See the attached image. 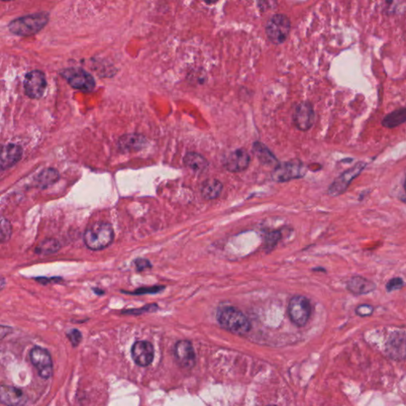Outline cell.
Wrapping results in <instances>:
<instances>
[{"instance_id":"obj_1","label":"cell","mask_w":406,"mask_h":406,"mask_svg":"<svg viewBox=\"0 0 406 406\" xmlns=\"http://www.w3.org/2000/svg\"><path fill=\"white\" fill-rule=\"evenodd\" d=\"M50 13L39 12L28 14L12 20L8 24L11 34L18 37H28L38 34L50 21Z\"/></svg>"},{"instance_id":"obj_2","label":"cell","mask_w":406,"mask_h":406,"mask_svg":"<svg viewBox=\"0 0 406 406\" xmlns=\"http://www.w3.org/2000/svg\"><path fill=\"white\" fill-rule=\"evenodd\" d=\"M115 238V232L110 223L98 221L87 227L83 234L85 245L92 251H100L109 247Z\"/></svg>"},{"instance_id":"obj_3","label":"cell","mask_w":406,"mask_h":406,"mask_svg":"<svg viewBox=\"0 0 406 406\" xmlns=\"http://www.w3.org/2000/svg\"><path fill=\"white\" fill-rule=\"evenodd\" d=\"M217 318L223 329L233 333L244 335L251 329V323L247 317L240 309L233 306L220 309Z\"/></svg>"},{"instance_id":"obj_4","label":"cell","mask_w":406,"mask_h":406,"mask_svg":"<svg viewBox=\"0 0 406 406\" xmlns=\"http://www.w3.org/2000/svg\"><path fill=\"white\" fill-rule=\"evenodd\" d=\"M60 75L76 90L91 92L96 87V80L92 75L82 67H70L62 69Z\"/></svg>"},{"instance_id":"obj_5","label":"cell","mask_w":406,"mask_h":406,"mask_svg":"<svg viewBox=\"0 0 406 406\" xmlns=\"http://www.w3.org/2000/svg\"><path fill=\"white\" fill-rule=\"evenodd\" d=\"M290 31V19L284 14H276L267 21L266 33L273 44H280L284 42Z\"/></svg>"},{"instance_id":"obj_6","label":"cell","mask_w":406,"mask_h":406,"mask_svg":"<svg viewBox=\"0 0 406 406\" xmlns=\"http://www.w3.org/2000/svg\"><path fill=\"white\" fill-rule=\"evenodd\" d=\"M311 305L306 297L296 295L290 299L288 306V313L291 322L297 326L306 325L311 315Z\"/></svg>"},{"instance_id":"obj_7","label":"cell","mask_w":406,"mask_h":406,"mask_svg":"<svg viewBox=\"0 0 406 406\" xmlns=\"http://www.w3.org/2000/svg\"><path fill=\"white\" fill-rule=\"evenodd\" d=\"M366 166H367L366 163L359 161L352 168L343 172L329 186L328 189L329 195L336 197L344 194L348 190L351 182L360 175L361 172L365 169Z\"/></svg>"},{"instance_id":"obj_8","label":"cell","mask_w":406,"mask_h":406,"mask_svg":"<svg viewBox=\"0 0 406 406\" xmlns=\"http://www.w3.org/2000/svg\"><path fill=\"white\" fill-rule=\"evenodd\" d=\"M306 167L302 161H287L279 164L272 172V178L276 182L283 183L297 179L303 177L306 174Z\"/></svg>"},{"instance_id":"obj_9","label":"cell","mask_w":406,"mask_h":406,"mask_svg":"<svg viewBox=\"0 0 406 406\" xmlns=\"http://www.w3.org/2000/svg\"><path fill=\"white\" fill-rule=\"evenodd\" d=\"M385 352L387 356L396 361L406 360V332L396 330L389 335L385 345Z\"/></svg>"},{"instance_id":"obj_10","label":"cell","mask_w":406,"mask_h":406,"mask_svg":"<svg viewBox=\"0 0 406 406\" xmlns=\"http://www.w3.org/2000/svg\"><path fill=\"white\" fill-rule=\"evenodd\" d=\"M31 364L38 371L39 376L49 379L53 374V364L50 351L40 346H35L30 352Z\"/></svg>"},{"instance_id":"obj_11","label":"cell","mask_w":406,"mask_h":406,"mask_svg":"<svg viewBox=\"0 0 406 406\" xmlns=\"http://www.w3.org/2000/svg\"><path fill=\"white\" fill-rule=\"evenodd\" d=\"M47 87L46 75L40 70L29 72L24 80L26 95L30 99H40L44 95Z\"/></svg>"},{"instance_id":"obj_12","label":"cell","mask_w":406,"mask_h":406,"mask_svg":"<svg viewBox=\"0 0 406 406\" xmlns=\"http://www.w3.org/2000/svg\"><path fill=\"white\" fill-rule=\"evenodd\" d=\"M175 360L181 368L191 369L196 364V355L192 344L188 341H179L174 348Z\"/></svg>"},{"instance_id":"obj_13","label":"cell","mask_w":406,"mask_h":406,"mask_svg":"<svg viewBox=\"0 0 406 406\" xmlns=\"http://www.w3.org/2000/svg\"><path fill=\"white\" fill-rule=\"evenodd\" d=\"M153 345L145 341H136L131 348V355L137 365L140 367H148L153 362Z\"/></svg>"},{"instance_id":"obj_14","label":"cell","mask_w":406,"mask_h":406,"mask_svg":"<svg viewBox=\"0 0 406 406\" xmlns=\"http://www.w3.org/2000/svg\"><path fill=\"white\" fill-rule=\"evenodd\" d=\"M314 120V110L310 103L302 102L297 106L294 114V122L299 130H309L313 126Z\"/></svg>"},{"instance_id":"obj_15","label":"cell","mask_w":406,"mask_h":406,"mask_svg":"<svg viewBox=\"0 0 406 406\" xmlns=\"http://www.w3.org/2000/svg\"><path fill=\"white\" fill-rule=\"evenodd\" d=\"M251 162L249 152L244 148H239L229 154L224 161V167L227 171L238 173L249 168Z\"/></svg>"},{"instance_id":"obj_16","label":"cell","mask_w":406,"mask_h":406,"mask_svg":"<svg viewBox=\"0 0 406 406\" xmlns=\"http://www.w3.org/2000/svg\"><path fill=\"white\" fill-rule=\"evenodd\" d=\"M377 286L371 279L354 276L347 282V290L355 296L368 295L376 290Z\"/></svg>"},{"instance_id":"obj_17","label":"cell","mask_w":406,"mask_h":406,"mask_svg":"<svg viewBox=\"0 0 406 406\" xmlns=\"http://www.w3.org/2000/svg\"><path fill=\"white\" fill-rule=\"evenodd\" d=\"M22 148L16 144H7L3 147L1 152V168L8 169L21 160Z\"/></svg>"},{"instance_id":"obj_18","label":"cell","mask_w":406,"mask_h":406,"mask_svg":"<svg viewBox=\"0 0 406 406\" xmlns=\"http://www.w3.org/2000/svg\"><path fill=\"white\" fill-rule=\"evenodd\" d=\"M0 401L7 405H18L25 403L26 397L19 388L2 385L0 388Z\"/></svg>"},{"instance_id":"obj_19","label":"cell","mask_w":406,"mask_h":406,"mask_svg":"<svg viewBox=\"0 0 406 406\" xmlns=\"http://www.w3.org/2000/svg\"><path fill=\"white\" fill-rule=\"evenodd\" d=\"M253 152L256 155L262 165L267 167L276 168L279 163L274 154L270 152V149L261 142H256L253 144Z\"/></svg>"},{"instance_id":"obj_20","label":"cell","mask_w":406,"mask_h":406,"mask_svg":"<svg viewBox=\"0 0 406 406\" xmlns=\"http://www.w3.org/2000/svg\"><path fill=\"white\" fill-rule=\"evenodd\" d=\"M184 165L195 172L201 173L208 168V161L201 154L197 152H188L184 159Z\"/></svg>"},{"instance_id":"obj_21","label":"cell","mask_w":406,"mask_h":406,"mask_svg":"<svg viewBox=\"0 0 406 406\" xmlns=\"http://www.w3.org/2000/svg\"><path fill=\"white\" fill-rule=\"evenodd\" d=\"M222 189L223 184L221 181L216 178H210L201 186V196L206 200L215 199L219 197Z\"/></svg>"},{"instance_id":"obj_22","label":"cell","mask_w":406,"mask_h":406,"mask_svg":"<svg viewBox=\"0 0 406 406\" xmlns=\"http://www.w3.org/2000/svg\"><path fill=\"white\" fill-rule=\"evenodd\" d=\"M145 139L143 137L136 134H129L122 137L119 140V147L125 152H132L139 150L142 145H145Z\"/></svg>"},{"instance_id":"obj_23","label":"cell","mask_w":406,"mask_h":406,"mask_svg":"<svg viewBox=\"0 0 406 406\" xmlns=\"http://www.w3.org/2000/svg\"><path fill=\"white\" fill-rule=\"evenodd\" d=\"M406 122V107L400 108L386 115L381 122L382 126L387 129H394Z\"/></svg>"},{"instance_id":"obj_24","label":"cell","mask_w":406,"mask_h":406,"mask_svg":"<svg viewBox=\"0 0 406 406\" xmlns=\"http://www.w3.org/2000/svg\"><path fill=\"white\" fill-rule=\"evenodd\" d=\"M59 179V173L57 170L53 169V168H49V169L44 170L42 172L39 174L38 176L37 177L36 183L39 187H46L49 186L53 185L55 184Z\"/></svg>"},{"instance_id":"obj_25","label":"cell","mask_w":406,"mask_h":406,"mask_svg":"<svg viewBox=\"0 0 406 406\" xmlns=\"http://www.w3.org/2000/svg\"><path fill=\"white\" fill-rule=\"evenodd\" d=\"M60 244L55 239H47L41 242L35 249L37 254L49 255L57 253L60 250Z\"/></svg>"},{"instance_id":"obj_26","label":"cell","mask_w":406,"mask_h":406,"mask_svg":"<svg viewBox=\"0 0 406 406\" xmlns=\"http://www.w3.org/2000/svg\"><path fill=\"white\" fill-rule=\"evenodd\" d=\"M165 286H147V287H141L137 289L136 290L132 292L123 291L122 290V293L128 294L131 295H152V294L161 293V291L165 290Z\"/></svg>"},{"instance_id":"obj_27","label":"cell","mask_w":406,"mask_h":406,"mask_svg":"<svg viewBox=\"0 0 406 406\" xmlns=\"http://www.w3.org/2000/svg\"><path fill=\"white\" fill-rule=\"evenodd\" d=\"M159 309L156 304H148L146 306H143L142 308H138V309H127V310L122 311V314L125 315H138L142 314V313H149V312H155Z\"/></svg>"},{"instance_id":"obj_28","label":"cell","mask_w":406,"mask_h":406,"mask_svg":"<svg viewBox=\"0 0 406 406\" xmlns=\"http://www.w3.org/2000/svg\"><path fill=\"white\" fill-rule=\"evenodd\" d=\"M404 281L403 280L402 278L401 277H394L390 279L386 284V290L387 292L396 291V290H400L402 289L404 286Z\"/></svg>"},{"instance_id":"obj_29","label":"cell","mask_w":406,"mask_h":406,"mask_svg":"<svg viewBox=\"0 0 406 406\" xmlns=\"http://www.w3.org/2000/svg\"><path fill=\"white\" fill-rule=\"evenodd\" d=\"M374 306L370 304H360L355 307V313L360 318H368L374 313Z\"/></svg>"},{"instance_id":"obj_30","label":"cell","mask_w":406,"mask_h":406,"mask_svg":"<svg viewBox=\"0 0 406 406\" xmlns=\"http://www.w3.org/2000/svg\"><path fill=\"white\" fill-rule=\"evenodd\" d=\"M281 239V233L279 231H272L267 234L266 239H265V245L266 249L268 250H272L276 247L278 242Z\"/></svg>"},{"instance_id":"obj_31","label":"cell","mask_w":406,"mask_h":406,"mask_svg":"<svg viewBox=\"0 0 406 406\" xmlns=\"http://www.w3.org/2000/svg\"><path fill=\"white\" fill-rule=\"evenodd\" d=\"M67 337L73 347H77L81 342L83 335L80 330L73 329L67 332Z\"/></svg>"},{"instance_id":"obj_32","label":"cell","mask_w":406,"mask_h":406,"mask_svg":"<svg viewBox=\"0 0 406 406\" xmlns=\"http://www.w3.org/2000/svg\"><path fill=\"white\" fill-rule=\"evenodd\" d=\"M11 226L9 221L5 218H2L1 221V241L2 243L9 240L11 235Z\"/></svg>"},{"instance_id":"obj_33","label":"cell","mask_w":406,"mask_h":406,"mask_svg":"<svg viewBox=\"0 0 406 406\" xmlns=\"http://www.w3.org/2000/svg\"><path fill=\"white\" fill-rule=\"evenodd\" d=\"M136 270L138 272H142L147 269H150L152 267V264L149 260L145 258H138L133 261Z\"/></svg>"},{"instance_id":"obj_34","label":"cell","mask_w":406,"mask_h":406,"mask_svg":"<svg viewBox=\"0 0 406 406\" xmlns=\"http://www.w3.org/2000/svg\"><path fill=\"white\" fill-rule=\"evenodd\" d=\"M36 280L42 285H47L49 283H53V282H58L59 280H61L60 278H47V277H38L36 278Z\"/></svg>"},{"instance_id":"obj_35","label":"cell","mask_w":406,"mask_h":406,"mask_svg":"<svg viewBox=\"0 0 406 406\" xmlns=\"http://www.w3.org/2000/svg\"><path fill=\"white\" fill-rule=\"evenodd\" d=\"M92 290H93L94 293L96 294L97 295H99V296L103 295L105 294L104 290H102L100 288H92Z\"/></svg>"},{"instance_id":"obj_36","label":"cell","mask_w":406,"mask_h":406,"mask_svg":"<svg viewBox=\"0 0 406 406\" xmlns=\"http://www.w3.org/2000/svg\"><path fill=\"white\" fill-rule=\"evenodd\" d=\"M207 4H214V3H217L218 0H204Z\"/></svg>"},{"instance_id":"obj_37","label":"cell","mask_w":406,"mask_h":406,"mask_svg":"<svg viewBox=\"0 0 406 406\" xmlns=\"http://www.w3.org/2000/svg\"><path fill=\"white\" fill-rule=\"evenodd\" d=\"M3 2H10V1H14V0H2Z\"/></svg>"},{"instance_id":"obj_38","label":"cell","mask_w":406,"mask_h":406,"mask_svg":"<svg viewBox=\"0 0 406 406\" xmlns=\"http://www.w3.org/2000/svg\"><path fill=\"white\" fill-rule=\"evenodd\" d=\"M404 190H405V191H406V178H405V181H404Z\"/></svg>"}]
</instances>
